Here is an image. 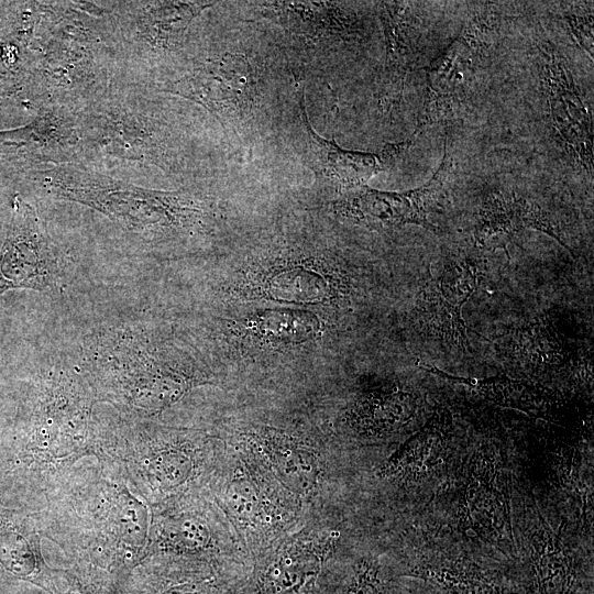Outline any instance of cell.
Masks as SVG:
<instances>
[{
    "mask_svg": "<svg viewBox=\"0 0 594 594\" xmlns=\"http://www.w3.org/2000/svg\"><path fill=\"white\" fill-rule=\"evenodd\" d=\"M80 369L38 371L0 436V502L40 510L85 459H97L101 416Z\"/></svg>",
    "mask_w": 594,
    "mask_h": 594,
    "instance_id": "obj_1",
    "label": "cell"
},
{
    "mask_svg": "<svg viewBox=\"0 0 594 594\" xmlns=\"http://www.w3.org/2000/svg\"><path fill=\"white\" fill-rule=\"evenodd\" d=\"M43 539L118 580L147 556L151 512L106 461L81 462L36 512Z\"/></svg>",
    "mask_w": 594,
    "mask_h": 594,
    "instance_id": "obj_2",
    "label": "cell"
},
{
    "mask_svg": "<svg viewBox=\"0 0 594 594\" xmlns=\"http://www.w3.org/2000/svg\"><path fill=\"white\" fill-rule=\"evenodd\" d=\"M78 367L98 403L132 420H152L210 382L202 369L139 322L108 324L87 334Z\"/></svg>",
    "mask_w": 594,
    "mask_h": 594,
    "instance_id": "obj_3",
    "label": "cell"
},
{
    "mask_svg": "<svg viewBox=\"0 0 594 594\" xmlns=\"http://www.w3.org/2000/svg\"><path fill=\"white\" fill-rule=\"evenodd\" d=\"M95 460L111 463L150 509L205 493L219 463L212 438L200 430L118 415L101 417Z\"/></svg>",
    "mask_w": 594,
    "mask_h": 594,
    "instance_id": "obj_4",
    "label": "cell"
},
{
    "mask_svg": "<svg viewBox=\"0 0 594 594\" xmlns=\"http://www.w3.org/2000/svg\"><path fill=\"white\" fill-rule=\"evenodd\" d=\"M37 182L50 195L87 206L155 243L206 234L216 216L198 195L144 188L73 164L48 167Z\"/></svg>",
    "mask_w": 594,
    "mask_h": 594,
    "instance_id": "obj_5",
    "label": "cell"
},
{
    "mask_svg": "<svg viewBox=\"0 0 594 594\" xmlns=\"http://www.w3.org/2000/svg\"><path fill=\"white\" fill-rule=\"evenodd\" d=\"M208 488L228 524L260 553L283 539L296 521L298 499L279 485L250 447L219 462Z\"/></svg>",
    "mask_w": 594,
    "mask_h": 594,
    "instance_id": "obj_6",
    "label": "cell"
},
{
    "mask_svg": "<svg viewBox=\"0 0 594 594\" xmlns=\"http://www.w3.org/2000/svg\"><path fill=\"white\" fill-rule=\"evenodd\" d=\"M271 90L265 62L243 52L208 57L162 89L200 105L240 141L257 131Z\"/></svg>",
    "mask_w": 594,
    "mask_h": 594,
    "instance_id": "obj_7",
    "label": "cell"
},
{
    "mask_svg": "<svg viewBox=\"0 0 594 594\" xmlns=\"http://www.w3.org/2000/svg\"><path fill=\"white\" fill-rule=\"evenodd\" d=\"M146 100L106 95L77 112L80 155L166 168L177 152L169 124Z\"/></svg>",
    "mask_w": 594,
    "mask_h": 594,
    "instance_id": "obj_8",
    "label": "cell"
},
{
    "mask_svg": "<svg viewBox=\"0 0 594 594\" xmlns=\"http://www.w3.org/2000/svg\"><path fill=\"white\" fill-rule=\"evenodd\" d=\"M73 21L70 16L69 23L54 24L57 31L52 28L44 36L36 80L47 107L67 110L84 102L88 107L108 89L111 55L107 42L80 20Z\"/></svg>",
    "mask_w": 594,
    "mask_h": 594,
    "instance_id": "obj_9",
    "label": "cell"
},
{
    "mask_svg": "<svg viewBox=\"0 0 594 594\" xmlns=\"http://www.w3.org/2000/svg\"><path fill=\"white\" fill-rule=\"evenodd\" d=\"M150 512L147 556L224 564L231 543L223 515L209 494L188 495Z\"/></svg>",
    "mask_w": 594,
    "mask_h": 594,
    "instance_id": "obj_10",
    "label": "cell"
},
{
    "mask_svg": "<svg viewBox=\"0 0 594 594\" xmlns=\"http://www.w3.org/2000/svg\"><path fill=\"white\" fill-rule=\"evenodd\" d=\"M454 173V162L444 143V154L433 176L422 186L402 191H381L365 186L352 189L331 202L336 213L376 229L416 224L437 231Z\"/></svg>",
    "mask_w": 594,
    "mask_h": 594,
    "instance_id": "obj_11",
    "label": "cell"
},
{
    "mask_svg": "<svg viewBox=\"0 0 594 594\" xmlns=\"http://www.w3.org/2000/svg\"><path fill=\"white\" fill-rule=\"evenodd\" d=\"M339 537L334 530L314 528L285 536L258 554L235 594H312Z\"/></svg>",
    "mask_w": 594,
    "mask_h": 594,
    "instance_id": "obj_12",
    "label": "cell"
},
{
    "mask_svg": "<svg viewBox=\"0 0 594 594\" xmlns=\"http://www.w3.org/2000/svg\"><path fill=\"white\" fill-rule=\"evenodd\" d=\"M63 277L64 263L57 246L35 209L16 197L0 250V296L12 289L56 292Z\"/></svg>",
    "mask_w": 594,
    "mask_h": 594,
    "instance_id": "obj_13",
    "label": "cell"
},
{
    "mask_svg": "<svg viewBox=\"0 0 594 594\" xmlns=\"http://www.w3.org/2000/svg\"><path fill=\"white\" fill-rule=\"evenodd\" d=\"M480 279V267L471 257L449 261L438 274H431L415 300V318L420 332L451 349L470 352L462 309L475 293Z\"/></svg>",
    "mask_w": 594,
    "mask_h": 594,
    "instance_id": "obj_14",
    "label": "cell"
},
{
    "mask_svg": "<svg viewBox=\"0 0 594 594\" xmlns=\"http://www.w3.org/2000/svg\"><path fill=\"white\" fill-rule=\"evenodd\" d=\"M539 78L557 142L581 168L593 170V120L562 55L546 42L538 46Z\"/></svg>",
    "mask_w": 594,
    "mask_h": 594,
    "instance_id": "obj_15",
    "label": "cell"
},
{
    "mask_svg": "<svg viewBox=\"0 0 594 594\" xmlns=\"http://www.w3.org/2000/svg\"><path fill=\"white\" fill-rule=\"evenodd\" d=\"M297 98L299 147L316 180L340 196L359 187L381 172L389 169L411 145V141L387 144L380 154L345 150L320 136L308 119L304 87Z\"/></svg>",
    "mask_w": 594,
    "mask_h": 594,
    "instance_id": "obj_16",
    "label": "cell"
},
{
    "mask_svg": "<svg viewBox=\"0 0 594 594\" xmlns=\"http://www.w3.org/2000/svg\"><path fill=\"white\" fill-rule=\"evenodd\" d=\"M460 525L516 558L509 497L495 455L475 452L466 464L459 495Z\"/></svg>",
    "mask_w": 594,
    "mask_h": 594,
    "instance_id": "obj_17",
    "label": "cell"
},
{
    "mask_svg": "<svg viewBox=\"0 0 594 594\" xmlns=\"http://www.w3.org/2000/svg\"><path fill=\"white\" fill-rule=\"evenodd\" d=\"M261 15L288 40L309 47L353 45L364 38L362 20L342 2L272 1L254 3Z\"/></svg>",
    "mask_w": 594,
    "mask_h": 594,
    "instance_id": "obj_18",
    "label": "cell"
},
{
    "mask_svg": "<svg viewBox=\"0 0 594 594\" xmlns=\"http://www.w3.org/2000/svg\"><path fill=\"white\" fill-rule=\"evenodd\" d=\"M488 53L459 35L426 68V92L415 135L427 125L448 121L466 102L471 82Z\"/></svg>",
    "mask_w": 594,
    "mask_h": 594,
    "instance_id": "obj_19",
    "label": "cell"
},
{
    "mask_svg": "<svg viewBox=\"0 0 594 594\" xmlns=\"http://www.w3.org/2000/svg\"><path fill=\"white\" fill-rule=\"evenodd\" d=\"M400 576L424 580L447 594H524L516 574L463 554L413 557L403 566Z\"/></svg>",
    "mask_w": 594,
    "mask_h": 594,
    "instance_id": "obj_20",
    "label": "cell"
},
{
    "mask_svg": "<svg viewBox=\"0 0 594 594\" xmlns=\"http://www.w3.org/2000/svg\"><path fill=\"white\" fill-rule=\"evenodd\" d=\"M118 581L124 594H233L223 565L155 554Z\"/></svg>",
    "mask_w": 594,
    "mask_h": 594,
    "instance_id": "obj_21",
    "label": "cell"
},
{
    "mask_svg": "<svg viewBox=\"0 0 594 594\" xmlns=\"http://www.w3.org/2000/svg\"><path fill=\"white\" fill-rule=\"evenodd\" d=\"M422 409V398L394 382L366 386L353 397L344 413V424L356 437L380 440L409 428Z\"/></svg>",
    "mask_w": 594,
    "mask_h": 594,
    "instance_id": "obj_22",
    "label": "cell"
},
{
    "mask_svg": "<svg viewBox=\"0 0 594 594\" xmlns=\"http://www.w3.org/2000/svg\"><path fill=\"white\" fill-rule=\"evenodd\" d=\"M206 1H146L124 6L120 29L143 54L163 55L183 42L191 21L212 6Z\"/></svg>",
    "mask_w": 594,
    "mask_h": 594,
    "instance_id": "obj_23",
    "label": "cell"
},
{
    "mask_svg": "<svg viewBox=\"0 0 594 594\" xmlns=\"http://www.w3.org/2000/svg\"><path fill=\"white\" fill-rule=\"evenodd\" d=\"M42 539L36 512L0 502V578L54 594L53 568L44 559Z\"/></svg>",
    "mask_w": 594,
    "mask_h": 594,
    "instance_id": "obj_24",
    "label": "cell"
},
{
    "mask_svg": "<svg viewBox=\"0 0 594 594\" xmlns=\"http://www.w3.org/2000/svg\"><path fill=\"white\" fill-rule=\"evenodd\" d=\"M248 443L288 493L298 501L315 496L323 476V464L315 448L301 439L270 428L250 435Z\"/></svg>",
    "mask_w": 594,
    "mask_h": 594,
    "instance_id": "obj_25",
    "label": "cell"
},
{
    "mask_svg": "<svg viewBox=\"0 0 594 594\" xmlns=\"http://www.w3.org/2000/svg\"><path fill=\"white\" fill-rule=\"evenodd\" d=\"M452 421L437 408L420 429L383 463L381 477L399 486H414L439 474L449 459Z\"/></svg>",
    "mask_w": 594,
    "mask_h": 594,
    "instance_id": "obj_26",
    "label": "cell"
},
{
    "mask_svg": "<svg viewBox=\"0 0 594 594\" xmlns=\"http://www.w3.org/2000/svg\"><path fill=\"white\" fill-rule=\"evenodd\" d=\"M378 4L386 46L378 98L386 111H392L403 99L407 76L417 59L420 22L408 2Z\"/></svg>",
    "mask_w": 594,
    "mask_h": 594,
    "instance_id": "obj_27",
    "label": "cell"
},
{
    "mask_svg": "<svg viewBox=\"0 0 594 594\" xmlns=\"http://www.w3.org/2000/svg\"><path fill=\"white\" fill-rule=\"evenodd\" d=\"M495 348L510 367L537 376L561 372L572 358L562 333L547 318L509 328L495 338Z\"/></svg>",
    "mask_w": 594,
    "mask_h": 594,
    "instance_id": "obj_28",
    "label": "cell"
},
{
    "mask_svg": "<svg viewBox=\"0 0 594 594\" xmlns=\"http://www.w3.org/2000/svg\"><path fill=\"white\" fill-rule=\"evenodd\" d=\"M429 373L465 386L484 399L501 407L515 409L537 418H551L559 409V396L542 384L508 376L461 377L446 373L433 365L419 362Z\"/></svg>",
    "mask_w": 594,
    "mask_h": 594,
    "instance_id": "obj_29",
    "label": "cell"
},
{
    "mask_svg": "<svg viewBox=\"0 0 594 594\" xmlns=\"http://www.w3.org/2000/svg\"><path fill=\"white\" fill-rule=\"evenodd\" d=\"M537 202L501 188L487 190L479 206L473 231L475 246L503 249L526 229L534 230Z\"/></svg>",
    "mask_w": 594,
    "mask_h": 594,
    "instance_id": "obj_30",
    "label": "cell"
},
{
    "mask_svg": "<svg viewBox=\"0 0 594 594\" xmlns=\"http://www.w3.org/2000/svg\"><path fill=\"white\" fill-rule=\"evenodd\" d=\"M54 594H124L117 578L88 564L53 568Z\"/></svg>",
    "mask_w": 594,
    "mask_h": 594,
    "instance_id": "obj_31",
    "label": "cell"
},
{
    "mask_svg": "<svg viewBox=\"0 0 594 594\" xmlns=\"http://www.w3.org/2000/svg\"><path fill=\"white\" fill-rule=\"evenodd\" d=\"M393 576L373 556L353 561L339 576L330 594H388Z\"/></svg>",
    "mask_w": 594,
    "mask_h": 594,
    "instance_id": "obj_32",
    "label": "cell"
},
{
    "mask_svg": "<svg viewBox=\"0 0 594 594\" xmlns=\"http://www.w3.org/2000/svg\"><path fill=\"white\" fill-rule=\"evenodd\" d=\"M564 20L574 41L593 56V13L564 14Z\"/></svg>",
    "mask_w": 594,
    "mask_h": 594,
    "instance_id": "obj_33",
    "label": "cell"
},
{
    "mask_svg": "<svg viewBox=\"0 0 594 594\" xmlns=\"http://www.w3.org/2000/svg\"><path fill=\"white\" fill-rule=\"evenodd\" d=\"M388 594H447L439 587L416 578L400 576L394 580Z\"/></svg>",
    "mask_w": 594,
    "mask_h": 594,
    "instance_id": "obj_34",
    "label": "cell"
}]
</instances>
